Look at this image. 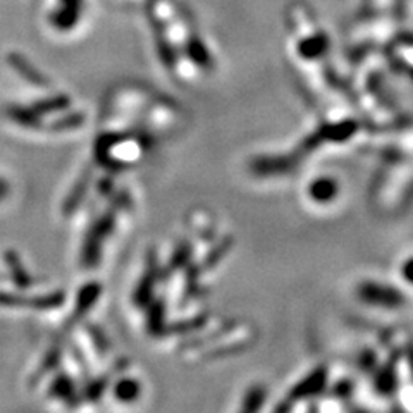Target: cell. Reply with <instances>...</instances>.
Returning <instances> with one entry per match:
<instances>
[{"instance_id": "6da1fadb", "label": "cell", "mask_w": 413, "mask_h": 413, "mask_svg": "<svg viewBox=\"0 0 413 413\" xmlns=\"http://www.w3.org/2000/svg\"><path fill=\"white\" fill-rule=\"evenodd\" d=\"M360 295L365 302H370V305H380V307H400L403 302V296L392 288L383 286L377 283H367L360 288Z\"/></svg>"}, {"instance_id": "7a4b0ae2", "label": "cell", "mask_w": 413, "mask_h": 413, "mask_svg": "<svg viewBox=\"0 0 413 413\" xmlns=\"http://www.w3.org/2000/svg\"><path fill=\"white\" fill-rule=\"evenodd\" d=\"M336 195H338V184L332 179L322 178L310 186V196L315 202L326 203L329 200H334Z\"/></svg>"}, {"instance_id": "3957f363", "label": "cell", "mask_w": 413, "mask_h": 413, "mask_svg": "<svg viewBox=\"0 0 413 413\" xmlns=\"http://www.w3.org/2000/svg\"><path fill=\"white\" fill-rule=\"evenodd\" d=\"M138 386H136L135 380H128V379L123 380V383L118 386V395L121 396V398H124L123 401H130L133 396H136V392H138V389H140Z\"/></svg>"}, {"instance_id": "277c9868", "label": "cell", "mask_w": 413, "mask_h": 413, "mask_svg": "<svg viewBox=\"0 0 413 413\" xmlns=\"http://www.w3.org/2000/svg\"><path fill=\"white\" fill-rule=\"evenodd\" d=\"M401 276L408 284H413V256L404 260V264L401 266Z\"/></svg>"}, {"instance_id": "5b68a950", "label": "cell", "mask_w": 413, "mask_h": 413, "mask_svg": "<svg viewBox=\"0 0 413 413\" xmlns=\"http://www.w3.org/2000/svg\"><path fill=\"white\" fill-rule=\"evenodd\" d=\"M6 193H7V186L2 181H0V198H2V196Z\"/></svg>"}]
</instances>
